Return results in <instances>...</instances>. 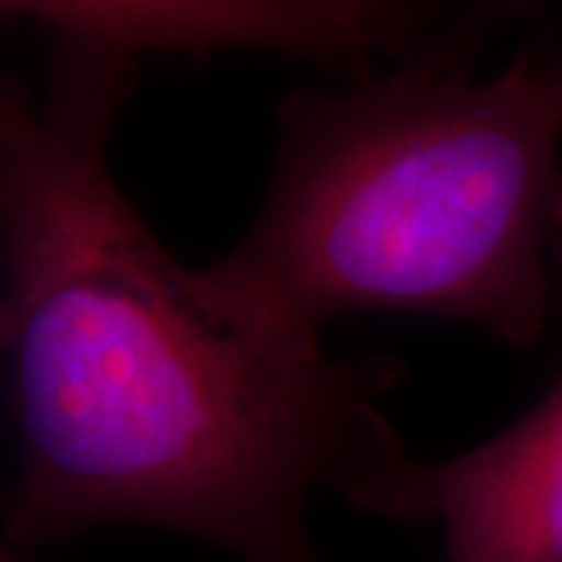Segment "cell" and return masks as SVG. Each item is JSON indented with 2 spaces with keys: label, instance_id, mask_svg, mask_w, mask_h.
<instances>
[{
  "label": "cell",
  "instance_id": "cell-1",
  "mask_svg": "<svg viewBox=\"0 0 562 562\" xmlns=\"http://www.w3.org/2000/svg\"><path fill=\"white\" fill-rule=\"evenodd\" d=\"M128 76V50L69 41L44 110L0 88V344L22 425L7 538L150 525L244 562H319L303 519L319 484L403 522L419 460L382 413L403 366L276 335L162 250L106 166Z\"/></svg>",
  "mask_w": 562,
  "mask_h": 562
},
{
  "label": "cell",
  "instance_id": "cell-2",
  "mask_svg": "<svg viewBox=\"0 0 562 562\" xmlns=\"http://www.w3.org/2000/svg\"><path fill=\"white\" fill-rule=\"evenodd\" d=\"M547 66L472 79L443 63L284 106L276 181L213 297L284 338L401 310L528 347L547 325V235L562 201Z\"/></svg>",
  "mask_w": 562,
  "mask_h": 562
},
{
  "label": "cell",
  "instance_id": "cell-3",
  "mask_svg": "<svg viewBox=\"0 0 562 562\" xmlns=\"http://www.w3.org/2000/svg\"><path fill=\"white\" fill-rule=\"evenodd\" d=\"M403 522H438L450 562H562V379L457 460L419 462Z\"/></svg>",
  "mask_w": 562,
  "mask_h": 562
},
{
  "label": "cell",
  "instance_id": "cell-4",
  "mask_svg": "<svg viewBox=\"0 0 562 562\" xmlns=\"http://www.w3.org/2000/svg\"><path fill=\"white\" fill-rule=\"evenodd\" d=\"M0 10L60 25L69 41L120 50L254 47L350 63L369 38L303 0H0Z\"/></svg>",
  "mask_w": 562,
  "mask_h": 562
},
{
  "label": "cell",
  "instance_id": "cell-5",
  "mask_svg": "<svg viewBox=\"0 0 562 562\" xmlns=\"http://www.w3.org/2000/svg\"><path fill=\"white\" fill-rule=\"evenodd\" d=\"M303 3L319 10V13L335 16V20L347 22L350 29H357L369 38L382 29V20H379L382 0H303Z\"/></svg>",
  "mask_w": 562,
  "mask_h": 562
},
{
  "label": "cell",
  "instance_id": "cell-6",
  "mask_svg": "<svg viewBox=\"0 0 562 562\" xmlns=\"http://www.w3.org/2000/svg\"><path fill=\"white\" fill-rule=\"evenodd\" d=\"M538 3H541V0H475V7H472L465 25H462V32H465V35H482L491 25L519 20L525 13H531Z\"/></svg>",
  "mask_w": 562,
  "mask_h": 562
},
{
  "label": "cell",
  "instance_id": "cell-7",
  "mask_svg": "<svg viewBox=\"0 0 562 562\" xmlns=\"http://www.w3.org/2000/svg\"><path fill=\"white\" fill-rule=\"evenodd\" d=\"M547 72H550V88H553V98H557V106H560L562 113V63L547 66Z\"/></svg>",
  "mask_w": 562,
  "mask_h": 562
},
{
  "label": "cell",
  "instance_id": "cell-8",
  "mask_svg": "<svg viewBox=\"0 0 562 562\" xmlns=\"http://www.w3.org/2000/svg\"><path fill=\"white\" fill-rule=\"evenodd\" d=\"M0 562H22V560L13 553V550H10V547H7V543L0 541Z\"/></svg>",
  "mask_w": 562,
  "mask_h": 562
}]
</instances>
